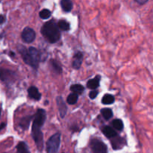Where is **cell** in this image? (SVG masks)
Segmentation results:
<instances>
[{"label": "cell", "mask_w": 153, "mask_h": 153, "mask_svg": "<svg viewBox=\"0 0 153 153\" xmlns=\"http://www.w3.org/2000/svg\"><path fill=\"white\" fill-rule=\"evenodd\" d=\"M46 119V113L44 109H37L31 127V136L39 152H42L43 149V135L40 128L44 124Z\"/></svg>", "instance_id": "6da1fadb"}, {"label": "cell", "mask_w": 153, "mask_h": 153, "mask_svg": "<svg viewBox=\"0 0 153 153\" xmlns=\"http://www.w3.org/2000/svg\"><path fill=\"white\" fill-rule=\"evenodd\" d=\"M17 49L24 62L35 70L37 69L39 63L41 61L40 52L36 48L32 47V46L26 49L25 46H22V45H19L17 46Z\"/></svg>", "instance_id": "7a4b0ae2"}, {"label": "cell", "mask_w": 153, "mask_h": 153, "mask_svg": "<svg viewBox=\"0 0 153 153\" xmlns=\"http://www.w3.org/2000/svg\"><path fill=\"white\" fill-rule=\"evenodd\" d=\"M58 23L55 20L48 21L41 28V34L50 43H57L61 38V32Z\"/></svg>", "instance_id": "3957f363"}, {"label": "cell", "mask_w": 153, "mask_h": 153, "mask_svg": "<svg viewBox=\"0 0 153 153\" xmlns=\"http://www.w3.org/2000/svg\"><path fill=\"white\" fill-rule=\"evenodd\" d=\"M61 144V134L56 133L51 136L46 142V152L55 153L58 152Z\"/></svg>", "instance_id": "277c9868"}, {"label": "cell", "mask_w": 153, "mask_h": 153, "mask_svg": "<svg viewBox=\"0 0 153 153\" xmlns=\"http://www.w3.org/2000/svg\"><path fill=\"white\" fill-rule=\"evenodd\" d=\"M91 149L93 152L95 153H106L108 152L107 146L99 139H93L91 140Z\"/></svg>", "instance_id": "5b68a950"}, {"label": "cell", "mask_w": 153, "mask_h": 153, "mask_svg": "<svg viewBox=\"0 0 153 153\" xmlns=\"http://www.w3.org/2000/svg\"><path fill=\"white\" fill-rule=\"evenodd\" d=\"M21 37H22V40L25 43H31L35 40L36 33L31 28L26 27L22 30Z\"/></svg>", "instance_id": "8992f818"}, {"label": "cell", "mask_w": 153, "mask_h": 153, "mask_svg": "<svg viewBox=\"0 0 153 153\" xmlns=\"http://www.w3.org/2000/svg\"><path fill=\"white\" fill-rule=\"evenodd\" d=\"M111 143L112 148L115 150H117V149H122L125 146L126 140L123 137L116 135L115 137L111 138Z\"/></svg>", "instance_id": "52a82bcc"}, {"label": "cell", "mask_w": 153, "mask_h": 153, "mask_svg": "<svg viewBox=\"0 0 153 153\" xmlns=\"http://www.w3.org/2000/svg\"><path fill=\"white\" fill-rule=\"evenodd\" d=\"M57 105H58V111H59L60 116L61 118H64L67 112V106L66 105L65 102L64 101L61 97H58L56 98Z\"/></svg>", "instance_id": "ba28073f"}, {"label": "cell", "mask_w": 153, "mask_h": 153, "mask_svg": "<svg viewBox=\"0 0 153 153\" xmlns=\"http://www.w3.org/2000/svg\"><path fill=\"white\" fill-rule=\"evenodd\" d=\"M82 61H83V53L82 52H77L73 58L72 67L75 70H79L82 66Z\"/></svg>", "instance_id": "9c48e42d"}, {"label": "cell", "mask_w": 153, "mask_h": 153, "mask_svg": "<svg viewBox=\"0 0 153 153\" xmlns=\"http://www.w3.org/2000/svg\"><path fill=\"white\" fill-rule=\"evenodd\" d=\"M114 128H112V127L108 126H104L101 128V131H102V133L105 134V136L106 137L111 139L112 138V137H115L116 135H117L116 131H115Z\"/></svg>", "instance_id": "30bf717a"}, {"label": "cell", "mask_w": 153, "mask_h": 153, "mask_svg": "<svg viewBox=\"0 0 153 153\" xmlns=\"http://www.w3.org/2000/svg\"><path fill=\"white\" fill-rule=\"evenodd\" d=\"M28 96H29L31 98L34 99V100H37V101H39V100L41 99V94L39 92L37 87L35 86H31L30 87V88H28Z\"/></svg>", "instance_id": "8fae6325"}, {"label": "cell", "mask_w": 153, "mask_h": 153, "mask_svg": "<svg viewBox=\"0 0 153 153\" xmlns=\"http://www.w3.org/2000/svg\"><path fill=\"white\" fill-rule=\"evenodd\" d=\"M100 76H96L94 79H90L88 82H87V88H88L89 89L95 90L97 88H99L100 86Z\"/></svg>", "instance_id": "7c38bea8"}, {"label": "cell", "mask_w": 153, "mask_h": 153, "mask_svg": "<svg viewBox=\"0 0 153 153\" xmlns=\"http://www.w3.org/2000/svg\"><path fill=\"white\" fill-rule=\"evenodd\" d=\"M16 75L14 74V73L12 71L7 70H4V69H1V79L2 82H8V79H10L13 81V78Z\"/></svg>", "instance_id": "4fadbf2b"}, {"label": "cell", "mask_w": 153, "mask_h": 153, "mask_svg": "<svg viewBox=\"0 0 153 153\" xmlns=\"http://www.w3.org/2000/svg\"><path fill=\"white\" fill-rule=\"evenodd\" d=\"M34 117V116H31V115H30V116L25 117H22V119L20 120V121H19V127H21L23 130L28 129V127H29L30 122H31V120Z\"/></svg>", "instance_id": "5bb4252c"}, {"label": "cell", "mask_w": 153, "mask_h": 153, "mask_svg": "<svg viewBox=\"0 0 153 153\" xmlns=\"http://www.w3.org/2000/svg\"><path fill=\"white\" fill-rule=\"evenodd\" d=\"M50 66L52 67V70L54 71V73H55L56 74H61V73H62V68H61V64L58 61L54 59L51 60Z\"/></svg>", "instance_id": "9a60e30c"}, {"label": "cell", "mask_w": 153, "mask_h": 153, "mask_svg": "<svg viewBox=\"0 0 153 153\" xmlns=\"http://www.w3.org/2000/svg\"><path fill=\"white\" fill-rule=\"evenodd\" d=\"M60 4L65 12H70L73 9V2L71 0H61Z\"/></svg>", "instance_id": "2e32d148"}, {"label": "cell", "mask_w": 153, "mask_h": 153, "mask_svg": "<svg viewBox=\"0 0 153 153\" xmlns=\"http://www.w3.org/2000/svg\"><path fill=\"white\" fill-rule=\"evenodd\" d=\"M115 101L114 97L111 94H105L104 97L102 99V102L104 105H111L113 104Z\"/></svg>", "instance_id": "e0dca14e"}, {"label": "cell", "mask_w": 153, "mask_h": 153, "mask_svg": "<svg viewBox=\"0 0 153 153\" xmlns=\"http://www.w3.org/2000/svg\"><path fill=\"white\" fill-rule=\"evenodd\" d=\"M16 150L19 153H28L30 152L26 143L23 141L19 142L16 146Z\"/></svg>", "instance_id": "ac0fdd59"}, {"label": "cell", "mask_w": 153, "mask_h": 153, "mask_svg": "<svg viewBox=\"0 0 153 153\" xmlns=\"http://www.w3.org/2000/svg\"><path fill=\"white\" fill-rule=\"evenodd\" d=\"M70 91L77 94H82L85 91V88H84L83 85L76 84V85H73L70 87Z\"/></svg>", "instance_id": "d6986e66"}, {"label": "cell", "mask_w": 153, "mask_h": 153, "mask_svg": "<svg viewBox=\"0 0 153 153\" xmlns=\"http://www.w3.org/2000/svg\"><path fill=\"white\" fill-rule=\"evenodd\" d=\"M58 27L61 31H69L70 29V25L65 19H61L58 23Z\"/></svg>", "instance_id": "ffe728a7"}, {"label": "cell", "mask_w": 153, "mask_h": 153, "mask_svg": "<svg viewBox=\"0 0 153 153\" xmlns=\"http://www.w3.org/2000/svg\"><path fill=\"white\" fill-rule=\"evenodd\" d=\"M78 100H79V96H78V94H76V93L73 92L72 94H70L68 97H67V102L68 104L74 105L77 102Z\"/></svg>", "instance_id": "44dd1931"}, {"label": "cell", "mask_w": 153, "mask_h": 153, "mask_svg": "<svg viewBox=\"0 0 153 153\" xmlns=\"http://www.w3.org/2000/svg\"><path fill=\"white\" fill-rule=\"evenodd\" d=\"M101 114L103 116V117L108 120H110L111 118L113 117V111H112L111 109L110 108H102L101 110Z\"/></svg>", "instance_id": "7402d4cb"}, {"label": "cell", "mask_w": 153, "mask_h": 153, "mask_svg": "<svg viewBox=\"0 0 153 153\" xmlns=\"http://www.w3.org/2000/svg\"><path fill=\"white\" fill-rule=\"evenodd\" d=\"M111 124L115 129L119 130V131H122V130L123 129L124 125H123V121L121 120L120 119L114 120L112 121Z\"/></svg>", "instance_id": "603a6c76"}, {"label": "cell", "mask_w": 153, "mask_h": 153, "mask_svg": "<svg viewBox=\"0 0 153 153\" xmlns=\"http://www.w3.org/2000/svg\"><path fill=\"white\" fill-rule=\"evenodd\" d=\"M40 17L43 19H47L51 16V11L48 9H43L39 13Z\"/></svg>", "instance_id": "cb8c5ba5"}, {"label": "cell", "mask_w": 153, "mask_h": 153, "mask_svg": "<svg viewBox=\"0 0 153 153\" xmlns=\"http://www.w3.org/2000/svg\"><path fill=\"white\" fill-rule=\"evenodd\" d=\"M99 94V91H97V90H93L92 91H91L90 92V94H89V97L91 99V100H94V99H95L96 97L98 96Z\"/></svg>", "instance_id": "d4e9b609"}, {"label": "cell", "mask_w": 153, "mask_h": 153, "mask_svg": "<svg viewBox=\"0 0 153 153\" xmlns=\"http://www.w3.org/2000/svg\"><path fill=\"white\" fill-rule=\"evenodd\" d=\"M134 1H135L137 3H138V4H145V3L147 2L149 0H134Z\"/></svg>", "instance_id": "484cf974"}, {"label": "cell", "mask_w": 153, "mask_h": 153, "mask_svg": "<svg viewBox=\"0 0 153 153\" xmlns=\"http://www.w3.org/2000/svg\"><path fill=\"white\" fill-rule=\"evenodd\" d=\"M4 20H5V18H4V15H1V20H0V22H1V24L4 23Z\"/></svg>", "instance_id": "4316f807"}, {"label": "cell", "mask_w": 153, "mask_h": 153, "mask_svg": "<svg viewBox=\"0 0 153 153\" xmlns=\"http://www.w3.org/2000/svg\"><path fill=\"white\" fill-rule=\"evenodd\" d=\"M5 126V123H1V127H0V129H2Z\"/></svg>", "instance_id": "83f0119b"}, {"label": "cell", "mask_w": 153, "mask_h": 153, "mask_svg": "<svg viewBox=\"0 0 153 153\" xmlns=\"http://www.w3.org/2000/svg\"><path fill=\"white\" fill-rule=\"evenodd\" d=\"M10 56H15V54L13 53V52H10Z\"/></svg>", "instance_id": "f1b7e54d"}]
</instances>
